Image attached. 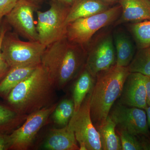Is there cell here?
I'll list each match as a JSON object with an SVG mask.
<instances>
[{"mask_svg":"<svg viewBox=\"0 0 150 150\" xmlns=\"http://www.w3.org/2000/svg\"><path fill=\"white\" fill-rule=\"evenodd\" d=\"M146 75L139 73H130L127 77L118 102L129 107L147 108Z\"/></svg>","mask_w":150,"mask_h":150,"instance_id":"7c38bea8","label":"cell"},{"mask_svg":"<svg viewBox=\"0 0 150 150\" xmlns=\"http://www.w3.org/2000/svg\"><path fill=\"white\" fill-rule=\"evenodd\" d=\"M146 91L147 103L148 106L150 105V76H146L145 81Z\"/></svg>","mask_w":150,"mask_h":150,"instance_id":"83f0119b","label":"cell"},{"mask_svg":"<svg viewBox=\"0 0 150 150\" xmlns=\"http://www.w3.org/2000/svg\"><path fill=\"white\" fill-rule=\"evenodd\" d=\"M46 46L38 41H23L17 34L6 32L1 50L10 68L18 66L39 64Z\"/></svg>","mask_w":150,"mask_h":150,"instance_id":"277c9868","label":"cell"},{"mask_svg":"<svg viewBox=\"0 0 150 150\" xmlns=\"http://www.w3.org/2000/svg\"><path fill=\"white\" fill-rule=\"evenodd\" d=\"M116 124L110 115L105 123L98 129L102 144V150H122L121 142L116 131Z\"/></svg>","mask_w":150,"mask_h":150,"instance_id":"d6986e66","label":"cell"},{"mask_svg":"<svg viewBox=\"0 0 150 150\" xmlns=\"http://www.w3.org/2000/svg\"><path fill=\"white\" fill-rule=\"evenodd\" d=\"M28 116L19 113L11 106L0 105V132L13 131L24 123Z\"/></svg>","mask_w":150,"mask_h":150,"instance_id":"ffe728a7","label":"cell"},{"mask_svg":"<svg viewBox=\"0 0 150 150\" xmlns=\"http://www.w3.org/2000/svg\"><path fill=\"white\" fill-rule=\"evenodd\" d=\"M11 146L10 134L0 132V150L11 149Z\"/></svg>","mask_w":150,"mask_h":150,"instance_id":"4316f807","label":"cell"},{"mask_svg":"<svg viewBox=\"0 0 150 150\" xmlns=\"http://www.w3.org/2000/svg\"><path fill=\"white\" fill-rule=\"evenodd\" d=\"M91 91L68 123L74 132L80 150H102L99 132L94 125L91 115Z\"/></svg>","mask_w":150,"mask_h":150,"instance_id":"ba28073f","label":"cell"},{"mask_svg":"<svg viewBox=\"0 0 150 150\" xmlns=\"http://www.w3.org/2000/svg\"><path fill=\"white\" fill-rule=\"evenodd\" d=\"M128 67L131 73L150 76V45L139 49Z\"/></svg>","mask_w":150,"mask_h":150,"instance_id":"603a6c76","label":"cell"},{"mask_svg":"<svg viewBox=\"0 0 150 150\" xmlns=\"http://www.w3.org/2000/svg\"><path fill=\"white\" fill-rule=\"evenodd\" d=\"M85 47L69 41L67 37L46 46L41 64L57 90L64 89L85 66Z\"/></svg>","mask_w":150,"mask_h":150,"instance_id":"6da1fadb","label":"cell"},{"mask_svg":"<svg viewBox=\"0 0 150 150\" xmlns=\"http://www.w3.org/2000/svg\"><path fill=\"white\" fill-rule=\"evenodd\" d=\"M130 73L129 67L115 64L97 75L90 101L92 121L97 130L106 121Z\"/></svg>","mask_w":150,"mask_h":150,"instance_id":"3957f363","label":"cell"},{"mask_svg":"<svg viewBox=\"0 0 150 150\" xmlns=\"http://www.w3.org/2000/svg\"><path fill=\"white\" fill-rule=\"evenodd\" d=\"M109 4L100 0H76L70 6L67 16V24L78 19L102 12L110 8Z\"/></svg>","mask_w":150,"mask_h":150,"instance_id":"9a60e30c","label":"cell"},{"mask_svg":"<svg viewBox=\"0 0 150 150\" xmlns=\"http://www.w3.org/2000/svg\"><path fill=\"white\" fill-rule=\"evenodd\" d=\"M121 13L119 5L91 16L78 19L67 25L66 37L69 41L85 47L97 32L115 23Z\"/></svg>","mask_w":150,"mask_h":150,"instance_id":"5b68a950","label":"cell"},{"mask_svg":"<svg viewBox=\"0 0 150 150\" xmlns=\"http://www.w3.org/2000/svg\"><path fill=\"white\" fill-rule=\"evenodd\" d=\"M76 78L72 90L74 113L77 112L86 97L91 91L96 80V78L89 72L85 66Z\"/></svg>","mask_w":150,"mask_h":150,"instance_id":"ac0fdd59","label":"cell"},{"mask_svg":"<svg viewBox=\"0 0 150 150\" xmlns=\"http://www.w3.org/2000/svg\"><path fill=\"white\" fill-rule=\"evenodd\" d=\"M116 131L120 139L122 150H150V137L135 136L116 127Z\"/></svg>","mask_w":150,"mask_h":150,"instance_id":"44dd1931","label":"cell"},{"mask_svg":"<svg viewBox=\"0 0 150 150\" xmlns=\"http://www.w3.org/2000/svg\"><path fill=\"white\" fill-rule=\"evenodd\" d=\"M39 64L10 68L5 76L0 82V96L7 97L12 90L28 78Z\"/></svg>","mask_w":150,"mask_h":150,"instance_id":"e0dca14e","label":"cell"},{"mask_svg":"<svg viewBox=\"0 0 150 150\" xmlns=\"http://www.w3.org/2000/svg\"><path fill=\"white\" fill-rule=\"evenodd\" d=\"M6 31V29L5 28L4 30L1 37H0V82L5 76L6 75L8 72L9 70L10 69L8 64L7 63L3 57L1 50V46L3 38Z\"/></svg>","mask_w":150,"mask_h":150,"instance_id":"484cf974","label":"cell"},{"mask_svg":"<svg viewBox=\"0 0 150 150\" xmlns=\"http://www.w3.org/2000/svg\"><path fill=\"white\" fill-rule=\"evenodd\" d=\"M5 29V28L3 27L2 25V20H0V37H1V35L2 33L4 31V30Z\"/></svg>","mask_w":150,"mask_h":150,"instance_id":"1f68e13d","label":"cell"},{"mask_svg":"<svg viewBox=\"0 0 150 150\" xmlns=\"http://www.w3.org/2000/svg\"><path fill=\"white\" fill-rule=\"evenodd\" d=\"M129 28L138 49L150 45V20L131 23Z\"/></svg>","mask_w":150,"mask_h":150,"instance_id":"7402d4cb","label":"cell"},{"mask_svg":"<svg viewBox=\"0 0 150 150\" xmlns=\"http://www.w3.org/2000/svg\"><path fill=\"white\" fill-rule=\"evenodd\" d=\"M116 52V65L127 67L135 55V48L129 35L123 29L118 28L112 33Z\"/></svg>","mask_w":150,"mask_h":150,"instance_id":"2e32d148","label":"cell"},{"mask_svg":"<svg viewBox=\"0 0 150 150\" xmlns=\"http://www.w3.org/2000/svg\"><path fill=\"white\" fill-rule=\"evenodd\" d=\"M75 108L72 99L63 100L57 106L52 113L54 123L61 127L68 125L74 113Z\"/></svg>","mask_w":150,"mask_h":150,"instance_id":"cb8c5ba5","label":"cell"},{"mask_svg":"<svg viewBox=\"0 0 150 150\" xmlns=\"http://www.w3.org/2000/svg\"><path fill=\"white\" fill-rule=\"evenodd\" d=\"M146 112L147 117L148 124H149V128L150 129V105L148 106L147 108L146 109Z\"/></svg>","mask_w":150,"mask_h":150,"instance_id":"4dcf8cb0","label":"cell"},{"mask_svg":"<svg viewBox=\"0 0 150 150\" xmlns=\"http://www.w3.org/2000/svg\"><path fill=\"white\" fill-rule=\"evenodd\" d=\"M85 66L94 77L116 64V56L112 33L104 30L96 34L85 46Z\"/></svg>","mask_w":150,"mask_h":150,"instance_id":"8992f818","label":"cell"},{"mask_svg":"<svg viewBox=\"0 0 150 150\" xmlns=\"http://www.w3.org/2000/svg\"><path fill=\"white\" fill-rule=\"evenodd\" d=\"M38 8L26 0H18L13 8L5 16L17 33L29 41L38 40L34 19V12Z\"/></svg>","mask_w":150,"mask_h":150,"instance_id":"8fae6325","label":"cell"},{"mask_svg":"<svg viewBox=\"0 0 150 150\" xmlns=\"http://www.w3.org/2000/svg\"><path fill=\"white\" fill-rule=\"evenodd\" d=\"M109 115L116 124V127L136 136L150 137L146 110L129 107L118 102L113 105Z\"/></svg>","mask_w":150,"mask_h":150,"instance_id":"30bf717a","label":"cell"},{"mask_svg":"<svg viewBox=\"0 0 150 150\" xmlns=\"http://www.w3.org/2000/svg\"><path fill=\"white\" fill-rule=\"evenodd\" d=\"M56 90L40 64L28 78L12 90L7 98L11 107L28 115L56 103Z\"/></svg>","mask_w":150,"mask_h":150,"instance_id":"7a4b0ae2","label":"cell"},{"mask_svg":"<svg viewBox=\"0 0 150 150\" xmlns=\"http://www.w3.org/2000/svg\"><path fill=\"white\" fill-rule=\"evenodd\" d=\"M100 1L108 3V4H110L111 3L114 2L116 1H118V0H100Z\"/></svg>","mask_w":150,"mask_h":150,"instance_id":"d6a6232c","label":"cell"},{"mask_svg":"<svg viewBox=\"0 0 150 150\" xmlns=\"http://www.w3.org/2000/svg\"><path fill=\"white\" fill-rule=\"evenodd\" d=\"M50 2L48 10L36 11L38 41L46 46L66 37L67 19L70 7L58 2Z\"/></svg>","mask_w":150,"mask_h":150,"instance_id":"52a82bcc","label":"cell"},{"mask_svg":"<svg viewBox=\"0 0 150 150\" xmlns=\"http://www.w3.org/2000/svg\"><path fill=\"white\" fill-rule=\"evenodd\" d=\"M118 1L121 6V13L114 23L115 26L150 20V0H118Z\"/></svg>","mask_w":150,"mask_h":150,"instance_id":"4fadbf2b","label":"cell"},{"mask_svg":"<svg viewBox=\"0 0 150 150\" xmlns=\"http://www.w3.org/2000/svg\"><path fill=\"white\" fill-rule=\"evenodd\" d=\"M56 103L51 106L33 112L28 116L24 123L10 134L11 149H29L39 131L46 125L57 106Z\"/></svg>","mask_w":150,"mask_h":150,"instance_id":"9c48e42d","label":"cell"},{"mask_svg":"<svg viewBox=\"0 0 150 150\" xmlns=\"http://www.w3.org/2000/svg\"><path fill=\"white\" fill-rule=\"evenodd\" d=\"M49 1L58 2L67 6L70 7L73 4V3L76 0H49Z\"/></svg>","mask_w":150,"mask_h":150,"instance_id":"f1b7e54d","label":"cell"},{"mask_svg":"<svg viewBox=\"0 0 150 150\" xmlns=\"http://www.w3.org/2000/svg\"><path fill=\"white\" fill-rule=\"evenodd\" d=\"M48 150H80L74 132L69 125L51 129L43 144Z\"/></svg>","mask_w":150,"mask_h":150,"instance_id":"5bb4252c","label":"cell"},{"mask_svg":"<svg viewBox=\"0 0 150 150\" xmlns=\"http://www.w3.org/2000/svg\"><path fill=\"white\" fill-rule=\"evenodd\" d=\"M26 1L36 6L39 7L40 5L42 4L45 0H26Z\"/></svg>","mask_w":150,"mask_h":150,"instance_id":"f546056e","label":"cell"},{"mask_svg":"<svg viewBox=\"0 0 150 150\" xmlns=\"http://www.w3.org/2000/svg\"><path fill=\"white\" fill-rule=\"evenodd\" d=\"M18 0H0V20L12 10Z\"/></svg>","mask_w":150,"mask_h":150,"instance_id":"d4e9b609","label":"cell"}]
</instances>
